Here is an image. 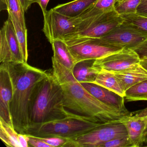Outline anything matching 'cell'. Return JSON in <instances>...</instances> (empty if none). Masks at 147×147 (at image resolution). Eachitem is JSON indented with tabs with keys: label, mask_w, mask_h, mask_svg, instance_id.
Returning a JSON list of instances; mask_svg holds the SVG:
<instances>
[{
	"label": "cell",
	"mask_w": 147,
	"mask_h": 147,
	"mask_svg": "<svg viewBox=\"0 0 147 147\" xmlns=\"http://www.w3.org/2000/svg\"><path fill=\"white\" fill-rule=\"evenodd\" d=\"M52 74L61 86L64 107L76 114L100 123L120 121L126 113L104 104L89 92L74 77L73 71L52 57Z\"/></svg>",
	"instance_id": "obj_1"
},
{
	"label": "cell",
	"mask_w": 147,
	"mask_h": 147,
	"mask_svg": "<svg viewBox=\"0 0 147 147\" xmlns=\"http://www.w3.org/2000/svg\"><path fill=\"white\" fill-rule=\"evenodd\" d=\"M5 63L12 83L10 110L13 126L19 133L25 134L30 126L31 105L35 89L49 74L27 63Z\"/></svg>",
	"instance_id": "obj_2"
},
{
	"label": "cell",
	"mask_w": 147,
	"mask_h": 147,
	"mask_svg": "<svg viewBox=\"0 0 147 147\" xmlns=\"http://www.w3.org/2000/svg\"><path fill=\"white\" fill-rule=\"evenodd\" d=\"M73 113L64 107L60 84L52 74H49L38 83L34 92L31 105L30 127L62 119Z\"/></svg>",
	"instance_id": "obj_3"
},
{
	"label": "cell",
	"mask_w": 147,
	"mask_h": 147,
	"mask_svg": "<svg viewBox=\"0 0 147 147\" xmlns=\"http://www.w3.org/2000/svg\"><path fill=\"white\" fill-rule=\"evenodd\" d=\"M102 123L73 113L62 119L30 126L25 134L38 137H57L70 139L87 133Z\"/></svg>",
	"instance_id": "obj_4"
},
{
	"label": "cell",
	"mask_w": 147,
	"mask_h": 147,
	"mask_svg": "<svg viewBox=\"0 0 147 147\" xmlns=\"http://www.w3.org/2000/svg\"><path fill=\"white\" fill-rule=\"evenodd\" d=\"M76 64L86 60H97L121 51L123 48L101 38H79L64 41Z\"/></svg>",
	"instance_id": "obj_5"
},
{
	"label": "cell",
	"mask_w": 147,
	"mask_h": 147,
	"mask_svg": "<svg viewBox=\"0 0 147 147\" xmlns=\"http://www.w3.org/2000/svg\"><path fill=\"white\" fill-rule=\"evenodd\" d=\"M128 135L126 128L119 121L102 123L83 135L69 139L63 147H100L104 143Z\"/></svg>",
	"instance_id": "obj_6"
},
{
	"label": "cell",
	"mask_w": 147,
	"mask_h": 147,
	"mask_svg": "<svg viewBox=\"0 0 147 147\" xmlns=\"http://www.w3.org/2000/svg\"><path fill=\"white\" fill-rule=\"evenodd\" d=\"M124 21L115 10L95 16L86 29L71 33L65 36L63 41L79 38H101Z\"/></svg>",
	"instance_id": "obj_7"
},
{
	"label": "cell",
	"mask_w": 147,
	"mask_h": 147,
	"mask_svg": "<svg viewBox=\"0 0 147 147\" xmlns=\"http://www.w3.org/2000/svg\"><path fill=\"white\" fill-rule=\"evenodd\" d=\"M44 16L43 32L51 44L57 39L63 40L67 35L76 31L75 18L61 14L52 9Z\"/></svg>",
	"instance_id": "obj_8"
},
{
	"label": "cell",
	"mask_w": 147,
	"mask_h": 147,
	"mask_svg": "<svg viewBox=\"0 0 147 147\" xmlns=\"http://www.w3.org/2000/svg\"><path fill=\"white\" fill-rule=\"evenodd\" d=\"M101 38L123 49L134 50L147 39V35L134 29L124 20Z\"/></svg>",
	"instance_id": "obj_9"
},
{
	"label": "cell",
	"mask_w": 147,
	"mask_h": 147,
	"mask_svg": "<svg viewBox=\"0 0 147 147\" xmlns=\"http://www.w3.org/2000/svg\"><path fill=\"white\" fill-rule=\"evenodd\" d=\"M140 58L133 50L123 49L121 51L95 60L94 65L100 70L118 72L140 63Z\"/></svg>",
	"instance_id": "obj_10"
},
{
	"label": "cell",
	"mask_w": 147,
	"mask_h": 147,
	"mask_svg": "<svg viewBox=\"0 0 147 147\" xmlns=\"http://www.w3.org/2000/svg\"><path fill=\"white\" fill-rule=\"evenodd\" d=\"M120 122L125 126L133 147L142 146L144 132L147 125V107L123 116Z\"/></svg>",
	"instance_id": "obj_11"
},
{
	"label": "cell",
	"mask_w": 147,
	"mask_h": 147,
	"mask_svg": "<svg viewBox=\"0 0 147 147\" xmlns=\"http://www.w3.org/2000/svg\"><path fill=\"white\" fill-rule=\"evenodd\" d=\"M12 83L8 69L5 63L0 66V118L13 126L10 106L13 97Z\"/></svg>",
	"instance_id": "obj_12"
},
{
	"label": "cell",
	"mask_w": 147,
	"mask_h": 147,
	"mask_svg": "<svg viewBox=\"0 0 147 147\" xmlns=\"http://www.w3.org/2000/svg\"><path fill=\"white\" fill-rule=\"evenodd\" d=\"M82 86L93 96L106 105L126 113H130L124 104V97L105 88L94 83H82Z\"/></svg>",
	"instance_id": "obj_13"
},
{
	"label": "cell",
	"mask_w": 147,
	"mask_h": 147,
	"mask_svg": "<svg viewBox=\"0 0 147 147\" xmlns=\"http://www.w3.org/2000/svg\"><path fill=\"white\" fill-rule=\"evenodd\" d=\"M113 74L125 92L134 85L147 79V70L140 63L123 70L113 72Z\"/></svg>",
	"instance_id": "obj_14"
},
{
	"label": "cell",
	"mask_w": 147,
	"mask_h": 147,
	"mask_svg": "<svg viewBox=\"0 0 147 147\" xmlns=\"http://www.w3.org/2000/svg\"><path fill=\"white\" fill-rule=\"evenodd\" d=\"M95 60L77 63L73 70L74 77L80 83H93L100 70L94 65Z\"/></svg>",
	"instance_id": "obj_15"
},
{
	"label": "cell",
	"mask_w": 147,
	"mask_h": 147,
	"mask_svg": "<svg viewBox=\"0 0 147 147\" xmlns=\"http://www.w3.org/2000/svg\"><path fill=\"white\" fill-rule=\"evenodd\" d=\"M98 0H74L65 4L58 5L53 8L55 11L67 17H79L93 5Z\"/></svg>",
	"instance_id": "obj_16"
},
{
	"label": "cell",
	"mask_w": 147,
	"mask_h": 147,
	"mask_svg": "<svg viewBox=\"0 0 147 147\" xmlns=\"http://www.w3.org/2000/svg\"><path fill=\"white\" fill-rule=\"evenodd\" d=\"M51 45L54 52L53 57L63 66L73 71L76 63L67 45L61 39L54 40Z\"/></svg>",
	"instance_id": "obj_17"
},
{
	"label": "cell",
	"mask_w": 147,
	"mask_h": 147,
	"mask_svg": "<svg viewBox=\"0 0 147 147\" xmlns=\"http://www.w3.org/2000/svg\"><path fill=\"white\" fill-rule=\"evenodd\" d=\"M5 26L6 36L7 42L12 55L13 62H24L18 41L15 33L12 20L8 18L4 24Z\"/></svg>",
	"instance_id": "obj_18"
},
{
	"label": "cell",
	"mask_w": 147,
	"mask_h": 147,
	"mask_svg": "<svg viewBox=\"0 0 147 147\" xmlns=\"http://www.w3.org/2000/svg\"><path fill=\"white\" fill-rule=\"evenodd\" d=\"M93 83L113 91L122 97L125 96V92L112 72L101 69Z\"/></svg>",
	"instance_id": "obj_19"
},
{
	"label": "cell",
	"mask_w": 147,
	"mask_h": 147,
	"mask_svg": "<svg viewBox=\"0 0 147 147\" xmlns=\"http://www.w3.org/2000/svg\"><path fill=\"white\" fill-rule=\"evenodd\" d=\"M19 133L14 127L0 118V138L8 147H21L18 141Z\"/></svg>",
	"instance_id": "obj_20"
},
{
	"label": "cell",
	"mask_w": 147,
	"mask_h": 147,
	"mask_svg": "<svg viewBox=\"0 0 147 147\" xmlns=\"http://www.w3.org/2000/svg\"><path fill=\"white\" fill-rule=\"evenodd\" d=\"M124 98L128 102L147 100V79L127 89Z\"/></svg>",
	"instance_id": "obj_21"
},
{
	"label": "cell",
	"mask_w": 147,
	"mask_h": 147,
	"mask_svg": "<svg viewBox=\"0 0 147 147\" xmlns=\"http://www.w3.org/2000/svg\"><path fill=\"white\" fill-rule=\"evenodd\" d=\"M7 11L8 15L13 17L24 30H27L26 25L24 10L19 0H6Z\"/></svg>",
	"instance_id": "obj_22"
},
{
	"label": "cell",
	"mask_w": 147,
	"mask_h": 147,
	"mask_svg": "<svg viewBox=\"0 0 147 147\" xmlns=\"http://www.w3.org/2000/svg\"><path fill=\"white\" fill-rule=\"evenodd\" d=\"M8 18L11 19L13 24L16 36L23 55L24 62L27 63L28 59L27 30H25L23 29L13 17L8 15Z\"/></svg>",
	"instance_id": "obj_23"
},
{
	"label": "cell",
	"mask_w": 147,
	"mask_h": 147,
	"mask_svg": "<svg viewBox=\"0 0 147 147\" xmlns=\"http://www.w3.org/2000/svg\"><path fill=\"white\" fill-rule=\"evenodd\" d=\"M121 16L134 29L147 35V17L137 13L124 14Z\"/></svg>",
	"instance_id": "obj_24"
},
{
	"label": "cell",
	"mask_w": 147,
	"mask_h": 147,
	"mask_svg": "<svg viewBox=\"0 0 147 147\" xmlns=\"http://www.w3.org/2000/svg\"><path fill=\"white\" fill-rule=\"evenodd\" d=\"M118 0H98L91 7L86 10L87 14L95 16L114 10Z\"/></svg>",
	"instance_id": "obj_25"
},
{
	"label": "cell",
	"mask_w": 147,
	"mask_h": 147,
	"mask_svg": "<svg viewBox=\"0 0 147 147\" xmlns=\"http://www.w3.org/2000/svg\"><path fill=\"white\" fill-rule=\"evenodd\" d=\"M0 62L1 63L13 62L12 55L7 39L5 25L0 31Z\"/></svg>",
	"instance_id": "obj_26"
},
{
	"label": "cell",
	"mask_w": 147,
	"mask_h": 147,
	"mask_svg": "<svg viewBox=\"0 0 147 147\" xmlns=\"http://www.w3.org/2000/svg\"><path fill=\"white\" fill-rule=\"evenodd\" d=\"M141 0H118L115 10L119 15L136 13L137 9Z\"/></svg>",
	"instance_id": "obj_27"
},
{
	"label": "cell",
	"mask_w": 147,
	"mask_h": 147,
	"mask_svg": "<svg viewBox=\"0 0 147 147\" xmlns=\"http://www.w3.org/2000/svg\"><path fill=\"white\" fill-rule=\"evenodd\" d=\"M100 147H133L128 135L116 138L101 144Z\"/></svg>",
	"instance_id": "obj_28"
},
{
	"label": "cell",
	"mask_w": 147,
	"mask_h": 147,
	"mask_svg": "<svg viewBox=\"0 0 147 147\" xmlns=\"http://www.w3.org/2000/svg\"><path fill=\"white\" fill-rule=\"evenodd\" d=\"M38 138L45 142L49 144L51 147H63L67 142L68 139L57 137H38Z\"/></svg>",
	"instance_id": "obj_29"
},
{
	"label": "cell",
	"mask_w": 147,
	"mask_h": 147,
	"mask_svg": "<svg viewBox=\"0 0 147 147\" xmlns=\"http://www.w3.org/2000/svg\"><path fill=\"white\" fill-rule=\"evenodd\" d=\"M27 135L28 136V143L30 147H51L49 144L40 140L37 137Z\"/></svg>",
	"instance_id": "obj_30"
},
{
	"label": "cell",
	"mask_w": 147,
	"mask_h": 147,
	"mask_svg": "<svg viewBox=\"0 0 147 147\" xmlns=\"http://www.w3.org/2000/svg\"><path fill=\"white\" fill-rule=\"evenodd\" d=\"M141 61L147 60V39L134 50Z\"/></svg>",
	"instance_id": "obj_31"
},
{
	"label": "cell",
	"mask_w": 147,
	"mask_h": 147,
	"mask_svg": "<svg viewBox=\"0 0 147 147\" xmlns=\"http://www.w3.org/2000/svg\"><path fill=\"white\" fill-rule=\"evenodd\" d=\"M136 13L147 17V0H141L137 9Z\"/></svg>",
	"instance_id": "obj_32"
},
{
	"label": "cell",
	"mask_w": 147,
	"mask_h": 147,
	"mask_svg": "<svg viewBox=\"0 0 147 147\" xmlns=\"http://www.w3.org/2000/svg\"><path fill=\"white\" fill-rule=\"evenodd\" d=\"M18 141L21 147H30L28 136L26 134L19 133Z\"/></svg>",
	"instance_id": "obj_33"
},
{
	"label": "cell",
	"mask_w": 147,
	"mask_h": 147,
	"mask_svg": "<svg viewBox=\"0 0 147 147\" xmlns=\"http://www.w3.org/2000/svg\"><path fill=\"white\" fill-rule=\"evenodd\" d=\"M49 1L50 0H32V3H36L39 5L44 15L48 11L47 7Z\"/></svg>",
	"instance_id": "obj_34"
},
{
	"label": "cell",
	"mask_w": 147,
	"mask_h": 147,
	"mask_svg": "<svg viewBox=\"0 0 147 147\" xmlns=\"http://www.w3.org/2000/svg\"><path fill=\"white\" fill-rule=\"evenodd\" d=\"M19 1L24 10V11L26 12L31 6L29 4L28 0H19Z\"/></svg>",
	"instance_id": "obj_35"
},
{
	"label": "cell",
	"mask_w": 147,
	"mask_h": 147,
	"mask_svg": "<svg viewBox=\"0 0 147 147\" xmlns=\"http://www.w3.org/2000/svg\"><path fill=\"white\" fill-rule=\"evenodd\" d=\"M140 63L145 69L147 70V60L141 61Z\"/></svg>",
	"instance_id": "obj_36"
},
{
	"label": "cell",
	"mask_w": 147,
	"mask_h": 147,
	"mask_svg": "<svg viewBox=\"0 0 147 147\" xmlns=\"http://www.w3.org/2000/svg\"><path fill=\"white\" fill-rule=\"evenodd\" d=\"M143 139L144 144L146 139H147V126H146V129H145L144 132Z\"/></svg>",
	"instance_id": "obj_37"
},
{
	"label": "cell",
	"mask_w": 147,
	"mask_h": 147,
	"mask_svg": "<svg viewBox=\"0 0 147 147\" xmlns=\"http://www.w3.org/2000/svg\"><path fill=\"white\" fill-rule=\"evenodd\" d=\"M28 1H29V4H30V5H31L32 4V0H28Z\"/></svg>",
	"instance_id": "obj_38"
},
{
	"label": "cell",
	"mask_w": 147,
	"mask_h": 147,
	"mask_svg": "<svg viewBox=\"0 0 147 147\" xmlns=\"http://www.w3.org/2000/svg\"><path fill=\"white\" fill-rule=\"evenodd\" d=\"M144 144H145V146L147 147V139H146V141H145V142H144Z\"/></svg>",
	"instance_id": "obj_39"
}]
</instances>
